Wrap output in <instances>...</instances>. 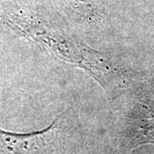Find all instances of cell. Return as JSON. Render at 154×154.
Here are the masks:
<instances>
[{"instance_id":"obj_1","label":"cell","mask_w":154,"mask_h":154,"mask_svg":"<svg viewBox=\"0 0 154 154\" xmlns=\"http://www.w3.org/2000/svg\"><path fill=\"white\" fill-rule=\"evenodd\" d=\"M5 21L17 34L28 38L62 60L88 71L113 98L123 86V76L115 64L75 37H66L50 30L38 15L20 10L5 15Z\"/></svg>"},{"instance_id":"obj_2","label":"cell","mask_w":154,"mask_h":154,"mask_svg":"<svg viewBox=\"0 0 154 154\" xmlns=\"http://www.w3.org/2000/svg\"><path fill=\"white\" fill-rule=\"evenodd\" d=\"M65 112L45 129L35 132H9L0 129V154H45Z\"/></svg>"},{"instance_id":"obj_3","label":"cell","mask_w":154,"mask_h":154,"mask_svg":"<svg viewBox=\"0 0 154 154\" xmlns=\"http://www.w3.org/2000/svg\"><path fill=\"white\" fill-rule=\"evenodd\" d=\"M130 133L138 143L154 142V109L146 103L140 102L135 107Z\"/></svg>"}]
</instances>
